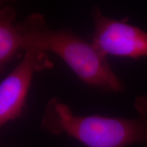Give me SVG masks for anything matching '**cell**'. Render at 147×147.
I'll list each match as a JSON object with an SVG mask.
<instances>
[{
	"instance_id": "277c9868",
	"label": "cell",
	"mask_w": 147,
	"mask_h": 147,
	"mask_svg": "<svg viewBox=\"0 0 147 147\" xmlns=\"http://www.w3.org/2000/svg\"><path fill=\"white\" fill-rule=\"evenodd\" d=\"M53 66L47 53L25 52L21 61L0 84V126L21 117L34 73Z\"/></svg>"
},
{
	"instance_id": "6da1fadb",
	"label": "cell",
	"mask_w": 147,
	"mask_h": 147,
	"mask_svg": "<svg viewBox=\"0 0 147 147\" xmlns=\"http://www.w3.org/2000/svg\"><path fill=\"white\" fill-rule=\"evenodd\" d=\"M21 51L52 52L69 66L82 81L104 91L119 93L124 85L112 69L106 57L91 42L70 29H53L42 14L33 13L16 25Z\"/></svg>"
},
{
	"instance_id": "5b68a950",
	"label": "cell",
	"mask_w": 147,
	"mask_h": 147,
	"mask_svg": "<svg viewBox=\"0 0 147 147\" xmlns=\"http://www.w3.org/2000/svg\"><path fill=\"white\" fill-rule=\"evenodd\" d=\"M16 12L12 7L6 6L0 10V70L4 71L5 66L16 57L21 51V40L14 25Z\"/></svg>"
},
{
	"instance_id": "7a4b0ae2",
	"label": "cell",
	"mask_w": 147,
	"mask_h": 147,
	"mask_svg": "<svg viewBox=\"0 0 147 147\" xmlns=\"http://www.w3.org/2000/svg\"><path fill=\"white\" fill-rule=\"evenodd\" d=\"M136 118L77 116L57 97L47 102L41 119L42 129L55 136L66 134L87 147H147V95L136 99Z\"/></svg>"
},
{
	"instance_id": "3957f363",
	"label": "cell",
	"mask_w": 147,
	"mask_h": 147,
	"mask_svg": "<svg viewBox=\"0 0 147 147\" xmlns=\"http://www.w3.org/2000/svg\"><path fill=\"white\" fill-rule=\"evenodd\" d=\"M94 23L91 43L101 54L138 59L147 57V33L139 27L104 15L97 5L91 9Z\"/></svg>"
}]
</instances>
